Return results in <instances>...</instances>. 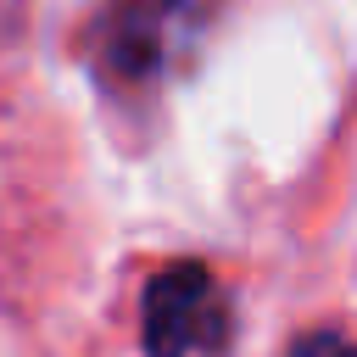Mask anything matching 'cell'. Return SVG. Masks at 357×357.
<instances>
[{"mask_svg":"<svg viewBox=\"0 0 357 357\" xmlns=\"http://www.w3.org/2000/svg\"><path fill=\"white\" fill-rule=\"evenodd\" d=\"M145 357H218L229 346V301L201 262H173L145 284Z\"/></svg>","mask_w":357,"mask_h":357,"instance_id":"2","label":"cell"},{"mask_svg":"<svg viewBox=\"0 0 357 357\" xmlns=\"http://www.w3.org/2000/svg\"><path fill=\"white\" fill-rule=\"evenodd\" d=\"M218 0H112L84 28V67L106 100L151 106L206 50Z\"/></svg>","mask_w":357,"mask_h":357,"instance_id":"1","label":"cell"},{"mask_svg":"<svg viewBox=\"0 0 357 357\" xmlns=\"http://www.w3.org/2000/svg\"><path fill=\"white\" fill-rule=\"evenodd\" d=\"M284 357H357V340H346V335H335V329H312V335H301Z\"/></svg>","mask_w":357,"mask_h":357,"instance_id":"3","label":"cell"},{"mask_svg":"<svg viewBox=\"0 0 357 357\" xmlns=\"http://www.w3.org/2000/svg\"><path fill=\"white\" fill-rule=\"evenodd\" d=\"M17 17H22V0H0V39L17 28Z\"/></svg>","mask_w":357,"mask_h":357,"instance_id":"4","label":"cell"}]
</instances>
